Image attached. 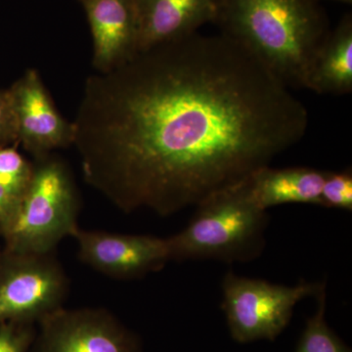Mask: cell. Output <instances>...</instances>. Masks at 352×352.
<instances>
[{"instance_id":"d6986e66","label":"cell","mask_w":352,"mask_h":352,"mask_svg":"<svg viewBox=\"0 0 352 352\" xmlns=\"http://www.w3.org/2000/svg\"><path fill=\"white\" fill-rule=\"evenodd\" d=\"M19 203V198L12 195L10 192L7 191L0 185V231L1 232H3L4 229L10 223Z\"/></svg>"},{"instance_id":"9c48e42d","label":"cell","mask_w":352,"mask_h":352,"mask_svg":"<svg viewBox=\"0 0 352 352\" xmlns=\"http://www.w3.org/2000/svg\"><path fill=\"white\" fill-rule=\"evenodd\" d=\"M17 141L34 157L73 145V124L65 120L38 71L28 69L10 88Z\"/></svg>"},{"instance_id":"ac0fdd59","label":"cell","mask_w":352,"mask_h":352,"mask_svg":"<svg viewBox=\"0 0 352 352\" xmlns=\"http://www.w3.org/2000/svg\"><path fill=\"white\" fill-rule=\"evenodd\" d=\"M17 141V126L10 90H0V146Z\"/></svg>"},{"instance_id":"7c38bea8","label":"cell","mask_w":352,"mask_h":352,"mask_svg":"<svg viewBox=\"0 0 352 352\" xmlns=\"http://www.w3.org/2000/svg\"><path fill=\"white\" fill-rule=\"evenodd\" d=\"M327 171L311 168H271L263 166L245 178L248 192L261 210L287 204L321 206Z\"/></svg>"},{"instance_id":"7a4b0ae2","label":"cell","mask_w":352,"mask_h":352,"mask_svg":"<svg viewBox=\"0 0 352 352\" xmlns=\"http://www.w3.org/2000/svg\"><path fill=\"white\" fill-rule=\"evenodd\" d=\"M214 24L289 89L307 88L330 32L317 0H217Z\"/></svg>"},{"instance_id":"4fadbf2b","label":"cell","mask_w":352,"mask_h":352,"mask_svg":"<svg viewBox=\"0 0 352 352\" xmlns=\"http://www.w3.org/2000/svg\"><path fill=\"white\" fill-rule=\"evenodd\" d=\"M307 89L316 94L342 95L352 91V17L347 14L329 32L315 58Z\"/></svg>"},{"instance_id":"5b68a950","label":"cell","mask_w":352,"mask_h":352,"mask_svg":"<svg viewBox=\"0 0 352 352\" xmlns=\"http://www.w3.org/2000/svg\"><path fill=\"white\" fill-rule=\"evenodd\" d=\"M324 287L307 281L283 286L229 271L222 280L221 307L231 337L241 344L274 340L289 325L296 303L316 296Z\"/></svg>"},{"instance_id":"6da1fadb","label":"cell","mask_w":352,"mask_h":352,"mask_svg":"<svg viewBox=\"0 0 352 352\" xmlns=\"http://www.w3.org/2000/svg\"><path fill=\"white\" fill-rule=\"evenodd\" d=\"M308 120L249 51L195 32L88 78L73 145L85 182L122 212L168 217L270 166Z\"/></svg>"},{"instance_id":"8fae6325","label":"cell","mask_w":352,"mask_h":352,"mask_svg":"<svg viewBox=\"0 0 352 352\" xmlns=\"http://www.w3.org/2000/svg\"><path fill=\"white\" fill-rule=\"evenodd\" d=\"M138 52L173 43L214 23L217 0H136Z\"/></svg>"},{"instance_id":"3957f363","label":"cell","mask_w":352,"mask_h":352,"mask_svg":"<svg viewBox=\"0 0 352 352\" xmlns=\"http://www.w3.org/2000/svg\"><path fill=\"white\" fill-rule=\"evenodd\" d=\"M196 208L186 228L168 238L170 261L247 263L263 254L270 219L252 200L245 179Z\"/></svg>"},{"instance_id":"8992f818","label":"cell","mask_w":352,"mask_h":352,"mask_svg":"<svg viewBox=\"0 0 352 352\" xmlns=\"http://www.w3.org/2000/svg\"><path fill=\"white\" fill-rule=\"evenodd\" d=\"M8 252L0 264V324H36L64 307L69 278L54 252Z\"/></svg>"},{"instance_id":"30bf717a","label":"cell","mask_w":352,"mask_h":352,"mask_svg":"<svg viewBox=\"0 0 352 352\" xmlns=\"http://www.w3.org/2000/svg\"><path fill=\"white\" fill-rule=\"evenodd\" d=\"M94 39V66L104 73L138 53L136 0H80Z\"/></svg>"},{"instance_id":"52a82bcc","label":"cell","mask_w":352,"mask_h":352,"mask_svg":"<svg viewBox=\"0 0 352 352\" xmlns=\"http://www.w3.org/2000/svg\"><path fill=\"white\" fill-rule=\"evenodd\" d=\"M29 352H143L140 340L108 310L64 307L36 323Z\"/></svg>"},{"instance_id":"e0dca14e","label":"cell","mask_w":352,"mask_h":352,"mask_svg":"<svg viewBox=\"0 0 352 352\" xmlns=\"http://www.w3.org/2000/svg\"><path fill=\"white\" fill-rule=\"evenodd\" d=\"M36 332V324L6 322L0 326V352H29Z\"/></svg>"},{"instance_id":"277c9868","label":"cell","mask_w":352,"mask_h":352,"mask_svg":"<svg viewBox=\"0 0 352 352\" xmlns=\"http://www.w3.org/2000/svg\"><path fill=\"white\" fill-rule=\"evenodd\" d=\"M32 166L31 182L2 234L8 252L50 254L80 228V197L63 160L48 154Z\"/></svg>"},{"instance_id":"2e32d148","label":"cell","mask_w":352,"mask_h":352,"mask_svg":"<svg viewBox=\"0 0 352 352\" xmlns=\"http://www.w3.org/2000/svg\"><path fill=\"white\" fill-rule=\"evenodd\" d=\"M321 207L352 210L351 170L327 171L321 192Z\"/></svg>"},{"instance_id":"9a60e30c","label":"cell","mask_w":352,"mask_h":352,"mask_svg":"<svg viewBox=\"0 0 352 352\" xmlns=\"http://www.w3.org/2000/svg\"><path fill=\"white\" fill-rule=\"evenodd\" d=\"M32 166L14 148H0V185L20 200L31 182Z\"/></svg>"},{"instance_id":"ffe728a7","label":"cell","mask_w":352,"mask_h":352,"mask_svg":"<svg viewBox=\"0 0 352 352\" xmlns=\"http://www.w3.org/2000/svg\"><path fill=\"white\" fill-rule=\"evenodd\" d=\"M317 1L320 2V0H317ZM333 1L342 2V3H346V4L352 3V0H333Z\"/></svg>"},{"instance_id":"5bb4252c","label":"cell","mask_w":352,"mask_h":352,"mask_svg":"<svg viewBox=\"0 0 352 352\" xmlns=\"http://www.w3.org/2000/svg\"><path fill=\"white\" fill-rule=\"evenodd\" d=\"M318 308L307 322L296 352H351L326 321V287L316 296Z\"/></svg>"},{"instance_id":"ba28073f","label":"cell","mask_w":352,"mask_h":352,"mask_svg":"<svg viewBox=\"0 0 352 352\" xmlns=\"http://www.w3.org/2000/svg\"><path fill=\"white\" fill-rule=\"evenodd\" d=\"M73 237L78 258L113 279H139L163 270L171 261L168 238L80 228Z\"/></svg>"}]
</instances>
